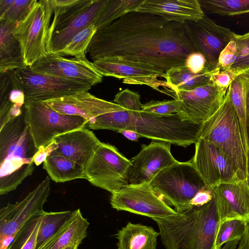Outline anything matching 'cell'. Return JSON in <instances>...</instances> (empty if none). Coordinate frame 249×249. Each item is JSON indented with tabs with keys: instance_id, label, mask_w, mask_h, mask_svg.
<instances>
[{
	"instance_id": "6da1fadb",
	"label": "cell",
	"mask_w": 249,
	"mask_h": 249,
	"mask_svg": "<svg viewBox=\"0 0 249 249\" xmlns=\"http://www.w3.org/2000/svg\"><path fill=\"white\" fill-rule=\"evenodd\" d=\"M196 52L183 23L134 11L97 30L87 50L92 62L117 56L165 73Z\"/></svg>"
},
{
	"instance_id": "7a4b0ae2",
	"label": "cell",
	"mask_w": 249,
	"mask_h": 249,
	"mask_svg": "<svg viewBox=\"0 0 249 249\" xmlns=\"http://www.w3.org/2000/svg\"><path fill=\"white\" fill-rule=\"evenodd\" d=\"M152 219L165 249H214L220 218L214 198L204 205Z\"/></svg>"
},
{
	"instance_id": "3957f363",
	"label": "cell",
	"mask_w": 249,
	"mask_h": 249,
	"mask_svg": "<svg viewBox=\"0 0 249 249\" xmlns=\"http://www.w3.org/2000/svg\"><path fill=\"white\" fill-rule=\"evenodd\" d=\"M36 146L26 119L22 113L0 127V195L15 190L33 173Z\"/></svg>"
},
{
	"instance_id": "277c9868",
	"label": "cell",
	"mask_w": 249,
	"mask_h": 249,
	"mask_svg": "<svg viewBox=\"0 0 249 249\" xmlns=\"http://www.w3.org/2000/svg\"><path fill=\"white\" fill-rule=\"evenodd\" d=\"M199 139L220 148L228 158L239 178H247V141L228 90L219 108L201 124Z\"/></svg>"
},
{
	"instance_id": "5b68a950",
	"label": "cell",
	"mask_w": 249,
	"mask_h": 249,
	"mask_svg": "<svg viewBox=\"0 0 249 249\" xmlns=\"http://www.w3.org/2000/svg\"><path fill=\"white\" fill-rule=\"evenodd\" d=\"M154 191L177 212L191 208L197 193L206 185L190 160L161 171L150 182Z\"/></svg>"
},
{
	"instance_id": "8992f818",
	"label": "cell",
	"mask_w": 249,
	"mask_h": 249,
	"mask_svg": "<svg viewBox=\"0 0 249 249\" xmlns=\"http://www.w3.org/2000/svg\"><path fill=\"white\" fill-rule=\"evenodd\" d=\"M129 130L140 137L187 147L198 140L201 124L183 120L178 113L157 115L140 111L131 113Z\"/></svg>"
},
{
	"instance_id": "52a82bcc",
	"label": "cell",
	"mask_w": 249,
	"mask_h": 249,
	"mask_svg": "<svg viewBox=\"0 0 249 249\" xmlns=\"http://www.w3.org/2000/svg\"><path fill=\"white\" fill-rule=\"evenodd\" d=\"M51 178L47 176L21 201L8 203L0 210V249H8L24 228L42 215L50 194Z\"/></svg>"
},
{
	"instance_id": "ba28073f",
	"label": "cell",
	"mask_w": 249,
	"mask_h": 249,
	"mask_svg": "<svg viewBox=\"0 0 249 249\" xmlns=\"http://www.w3.org/2000/svg\"><path fill=\"white\" fill-rule=\"evenodd\" d=\"M24 106L26 121L38 149L48 146L61 134L86 127L88 123L81 116L59 113L44 102H27Z\"/></svg>"
},
{
	"instance_id": "9c48e42d",
	"label": "cell",
	"mask_w": 249,
	"mask_h": 249,
	"mask_svg": "<svg viewBox=\"0 0 249 249\" xmlns=\"http://www.w3.org/2000/svg\"><path fill=\"white\" fill-rule=\"evenodd\" d=\"M53 13L51 0H36L25 19L17 24L14 34L20 43L27 67L48 53L46 44Z\"/></svg>"
},
{
	"instance_id": "30bf717a",
	"label": "cell",
	"mask_w": 249,
	"mask_h": 249,
	"mask_svg": "<svg viewBox=\"0 0 249 249\" xmlns=\"http://www.w3.org/2000/svg\"><path fill=\"white\" fill-rule=\"evenodd\" d=\"M18 87L25 95V103L45 102L89 91L90 85L36 71L30 67L13 71Z\"/></svg>"
},
{
	"instance_id": "8fae6325",
	"label": "cell",
	"mask_w": 249,
	"mask_h": 249,
	"mask_svg": "<svg viewBox=\"0 0 249 249\" xmlns=\"http://www.w3.org/2000/svg\"><path fill=\"white\" fill-rule=\"evenodd\" d=\"M131 164L115 146L100 142L85 169L87 179L112 193L128 185L127 174Z\"/></svg>"
},
{
	"instance_id": "7c38bea8",
	"label": "cell",
	"mask_w": 249,
	"mask_h": 249,
	"mask_svg": "<svg viewBox=\"0 0 249 249\" xmlns=\"http://www.w3.org/2000/svg\"><path fill=\"white\" fill-rule=\"evenodd\" d=\"M92 63L103 76L123 79L125 84L148 86L176 99V93L166 83L165 73L158 71L148 65L117 56L103 57Z\"/></svg>"
},
{
	"instance_id": "4fadbf2b",
	"label": "cell",
	"mask_w": 249,
	"mask_h": 249,
	"mask_svg": "<svg viewBox=\"0 0 249 249\" xmlns=\"http://www.w3.org/2000/svg\"><path fill=\"white\" fill-rule=\"evenodd\" d=\"M110 203L118 211H126L151 219L177 213L156 193L150 183L123 186L111 193Z\"/></svg>"
},
{
	"instance_id": "5bb4252c",
	"label": "cell",
	"mask_w": 249,
	"mask_h": 249,
	"mask_svg": "<svg viewBox=\"0 0 249 249\" xmlns=\"http://www.w3.org/2000/svg\"><path fill=\"white\" fill-rule=\"evenodd\" d=\"M183 24L194 49L203 55L210 71L217 68L219 54L231 40L233 32L217 25L205 14L197 21Z\"/></svg>"
},
{
	"instance_id": "9a60e30c",
	"label": "cell",
	"mask_w": 249,
	"mask_h": 249,
	"mask_svg": "<svg viewBox=\"0 0 249 249\" xmlns=\"http://www.w3.org/2000/svg\"><path fill=\"white\" fill-rule=\"evenodd\" d=\"M191 160L206 185L214 187L240 179L226 154L213 144L199 139Z\"/></svg>"
},
{
	"instance_id": "2e32d148",
	"label": "cell",
	"mask_w": 249,
	"mask_h": 249,
	"mask_svg": "<svg viewBox=\"0 0 249 249\" xmlns=\"http://www.w3.org/2000/svg\"><path fill=\"white\" fill-rule=\"evenodd\" d=\"M227 91L212 82L192 90H179L176 93L179 102L177 113L184 120L202 124L219 108Z\"/></svg>"
},
{
	"instance_id": "e0dca14e",
	"label": "cell",
	"mask_w": 249,
	"mask_h": 249,
	"mask_svg": "<svg viewBox=\"0 0 249 249\" xmlns=\"http://www.w3.org/2000/svg\"><path fill=\"white\" fill-rule=\"evenodd\" d=\"M171 145L156 141L142 144L140 152L130 160L127 184L150 183L161 171L178 162L171 154Z\"/></svg>"
},
{
	"instance_id": "ac0fdd59",
	"label": "cell",
	"mask_w": 249,
	"mask_h": 249,
	"mask_svg": "<svg viewBox=\"0 0 249 249\" xmlns=\"http://www.w3.org/2000/svg\"><path fill=\"white\" fill-rule=\"evenodd\" d=\"M30 68L37 72L87 84L91 87L101 83L103 77L87 59L67 58L51 53L40 58Z\"/></svg>"
},
{
	"instance_id": "d6986e66",
	"label": "cell",
	"mask_w": 249,
	"mask_h": 249,
	"mask_svg": "<svg viewBox=\"0 0 249 249\" xmlns=\"http://www.w3.org/2000/svg\"><path fill=\"white\" fill-rule=\"evenodd\" d=\"M213 193L220 223L231 219L249 222V183L247 178L219 184L213 187Z\"/></svg>"
},
{
	"instance_id": "ffe728a7",
	"label": "cell",
	"mask_w": 249,
	"mask_h": 249,
	"mask_svg": "<svg viewBox=\"0 0 249 249\" xmlns=\"http://www.w3.org/2000/svg\"><path fill=\"white\" fill-rule=\"evenodd\" d=\"M44 102L59 113L81 116L88 123L99 115L123 108L115 103L96 97L89 91Z\"/></svg>"
},
{
	"instance_id": "44dd1931",
	"label": "cell",
	"mask_w": 249,
	"mask_h": 249,
	"mask_svg": "<svg viewBox=\"0 0 249 249\" xmlns=\"http://www.w3.org/2000/svg\"><path fill=\"white\" fill-rule=\"evenodd\" d=\"M53 141L60 153L84 169L101 142L87 127L64 133Z\"/></svg>"
},
{
	"instance_id": "7402d4cb",
	"label": "cell",
	"mask_w": 249,
	"mask_h": 249,
	"mask_svg": "<svg viewBox=\"0 0 249 249\" xmlns=\"http://www.w3.org/2000/svg\"><path fill=\"white\" fill-rule=\"evenodd\" d=\"M136 11L180 23L197 21L205 15L198 0H145Z\"/></svg>"
},
{
	"instance_id": "603a6c76",
	"label": "cell",
	"mask_w": 249,
	"mask_h": 249,
	"mask_svg": "<svg viewBox=\"0 0 249 249\" xmlns=\"http://www.w3.org/2000/svg\"><path fill=\"white\" fill-rule=\"evenodd\" d=\"M108 1L93 0L81 13L48 37L46 44L47 53L57 54L77 34L91 24H95Z\"/></svg>"
},
{
	"instance_id": "cb8c5ba5",
	"label": "cell",
	"mask_w": 249,
	"mask_h": 249,
	"mask_svg": "<svg viewBox=\"0 0 249 249\" xmlns=\"http://www.w3.org/2000/svg\"><path fill=\"white\" fill-rule=\"evenodd\" d=\"M89 225L79 209L72 212L58 231L41 244V249H63L77 247L86 237Z\"/></svg>"
},
{
	"instance_id": "d4e9b609",
	"label": "cell",
	"mask_w": 249,
	"mask_h": 249,
	"mask_svg": "<svg viewBox=\"0 0 249 249\" xmlns=\"http://www.w3.org/2000/svg\"><path fill=\"white\" fill-rule=\"evenodd\" d=\"M17 24L0 20V73L27 67L20 43L14 34Z\"/></svg>"
},
{
	"instance_id": "484cf974",
	"label": "cell",
	"mask_w": 249,
	"mask_h": 249,
	"mask_svg": "<svg viewBox=\"0 0 249 249\" xmlns=\"http://www.w3.org/2000/svg\"><path fill=\"white\" fill-rule=\"evenodd\" d=\"M159 235L151 226L129 222L115 235L117 249H157Z\"/></svg>"
},
{
	"instance_id": "4316f807",
	"label": "cell",
	"mask_w": 249,
	"mask_h": 249,
	"mask_svg": "<svg viewBox=\"0 0 249 249\" xmlns=\"http://www.w3.org/2000/svg\"><path fill=\"white\" fill-rule=\"evenodd\" d=\"M43 168L56 182H65L76 179H87L85 169L54 149L43 162Z\"/></svg>"
},
{
	"instance_id": "83f0119b",
	"label": "cell",
	"mask_w": 249,
	"mask_h": 249,
	"mask_svg": "<svg viewBox=\"0 0 249 249\" xmlns=\"http://www.w3.org/2000/svg\"><path fill=\"white\" fill-rule=\"evenodd\" d=\"M212 71L195 74L185 65L167 71L165 79L167 85L176 94L179 90H192L210 83V74Z\"/></svg>"
},
{
	"instance_id": "f1b7e54d",
	"label": "cell",
	"mask_w": 249,
	"mask_h": 249,
	"mask_svg": "<svg viewBox=\"0 0 249 249\" xmlns=\"http://www.w3.org/2000/svg\"><path fill=\"white\" fill-rule=\"evenodd\" d=\"M132 121L131 112L123 108L99 115L88 122L86 127L93 130L108 129L119 132L129 130Z\"/></svg>"
},
{
	"instance_id": "f546056e",
	"label": "cell",
	"mask_w": 249,
	"mask_h": 249,
	"mask_svg": "<svg viewBox=\"0 0 249 249\" xmlns=\"http://www.w3.org/2000/svg\"><path fill=\"white\" fill-rule=\"evenodd\" d=\"M145 0H109L100 14L95 26L102 28L125 15L137 9Z\"/></svg>"
},
{
	"instance_id": "4dcf8cb0",
	"label": "cell",
	"mask_w": 249,
	"mask_h": 249,
	"mask_svg": "<svg viewBox=\"0 0 249 249\" xmlns=\"http://www.w3.org/2000/svg\"><path fill=\"white\" fill-rule=\"evenodd\" d=\"M228 90L231 104L239 118L247 139L246 105L247 96L249 91V82L239 75L232 82Z\"/></svg>"
},
{
	"instance_id": "1f68e13d",
	"label": "cell",
	"mask_w": 249,
	"mask_h": 249,
	"mask_svg": "<svg viewBox=\"0 0 249 249\" xmlns=\"http://www.w3.org/2000/svg\"><path fill=\"white\" fill-rule=\"evenodd\" d=\"M208 14L234 16L249 13V0H198Z\"/></svg>"
},
{
	"instance_id": "d6a6232c",
	"label": "cell",
	"mask_w": 249,
	"mask_h": 249,
	"mask_svg": "<svg viewBox=\"0 0 249 249\" xmlns=\"http://www.w3.org/2000/svg\"><path fill=\"white\" fill-rule=\"evenodd\" d=\"M96 31L95 24L89 25L77 34L57 55L71 56L80 59H87V49Z\"/></svg>"
},
{
	"instance_id": "836d02e7",
	"label": "cell",
	"mask_w": 249,
	"mask_h": 249,
	"mask_svg": "<svg viewBox=\"0 0 249 249\" xmlns=\"http://www.w3.org/2000/svg\"><path fill=\"white\" fill-rule=\"evenodd\" d=\"M72 212L70 210L55 212L45 211L41 215L42 220L38 232L37 248L58 231L71 216Z\"/></svg>"
},
{
	"instance_id": "e575fe53",
	"label": "cell",
	"mask_w": 249,
	"mask_h": 249,
	"mask_svg": "<svg viewBox=\"0 0 249 249\" xmlns=\"http://www.w3.org/2000/svg\"><path fill=\"white\" fill-rule=\"evenodd\" d=\"M247 222L239 219H231L220 222L217 231L214 249H221L226 243L241 239Z\"/></svg>"
},
{
	"instance_id": "d590c367",
	"label": "cell",
	"mask_w": 249,
	"mask_h": 249,
	"mask_svg": "<svg viewBox=\"0 0 249 249\" xmlns=\"http://www.w3.org/2000/svg\"><path fill=\"white\" fill-rule=\"evenodd\" d=\"M231 39L236 42L237 55L235 63L229 70L238 77L249 69V32L243 35L233 32Z\"/></svg>"
},
{
	"instance_id": "8d00e7d4",
	"label": "cell",
	"mask_w": 249,
	"mask_h": 249,
	"mask_svg": "<svg viewBox=\"0 0 249 249\" xmlns=\"http://www.w3.org/2000/svg\"><path fill=\"white\" fill-rule=\"evenodd\" d=\"M36 0H13L4 15L0 18L18 23L27 17Z\"/></svg>"
},
{
	"instance_id": "74e56055",
	"label": "cell",
	"mask_w": 249,
	"mask_h": 249,
	"mask_svg": "<svg viewBox=\"0 0 249 249\" xmlns=\"http://www.w3.org/2000/svg\"><path fill=\"white\" fill-rule=\"evenodd\" d=\"M179 109L178 100L151 101L142 105L141 111L157 115L177 113Z\"/></svg>"
},
{
	"instance_id": "f35d334b",
	"label": "cell",
	"mask_w": 249,
	"mask_h": 249,
	"mask_svg": "<svg viewBox=\"0 0 249 249\" xmlns=\"http://www.w3.org/2000/svg\"><path fill=\"white\" fill-rule=\"evenodd\" d=\"M114 103L128 110L131 113L141 111L142 104L138 93L125 89L119 92L113 100Z\"/></svg>"
},
{
	"instance_id": "ab89813d",
	"label": "cell",
	"mask_w": 249,
	"mask_h": 249,
	"mask_svg": "<svg viewBox=\"0 0 249 249\" xmlns=\"http://www.w3.org/2000/svg\"><path fill=\"white\" fill-rule=\"evenodd\" d=\"M237 55V48L234 40H231L221 52L218 61V68L221 70H229L235 63Z\"/></svg>"
},
{
	"instance_id": "60d3db41",
	"label": "cell",
	"mask_w": 249,
	"mask_h": 249,
	"mask_svg": "<svg viewBox=\"0 0 249 249\" xmlns=\"http://www.w3.org/2000/svg\"><path fill=\"white\" fill-rule=\"evenodd\" d=\"M237 77L230 70H221L219 68L212 71L210 74L211 82L216 87L227 90Z\"/></svg>"
},
{
	"instance_id": "b9f144b4",
	"label": "cell",
	"mask_w": 249,
	"mask_h": 249,
	"mask_svg": "<svg viewBox=\"0 0 249 249\" xmlns=\"http://www.w3.org/2000/svg\"><path fill=\"white\" fill-rule=\"evenodd\" d=\"M185 65L195 74L212 71L203 55L196 52L190 53L187 56Z\"/></svg>"
},
{
	"instance_id": "7bdbcfd3",
	"label": "cell",
	"mask_w": 249,
	"mask_h": 249,
	"mask_svg": "<svg viewBox=\"0 0 249 249\" xmlns=\"http://www.w3.org/2000/svg\"><path fill=\"white\" fill-rule=\"evenodd\" d=\"M213 188L206 185L199 191L191 202V208L201 206L211 201L213 198Z\"/></svg>"
},
{
	"instance_id": "ee69618b",
	"label": "cell",
	"mask_w": 249,
	"mask_h": 249,
	"mask_svg": "<svg viewBox=\"0 0 249 249\" xmlns=\"http://www.w3.org/2000/svg\"><path fill=\"white\" fill-rule=\"evenodd\" d=\"M41 215L38 217L33 224V227L28 237L20 249H36L37 244L38 230L41 223Z\"/></svg>"
},
{
	"instance_id": "f6af8a7d",
	"label": "cell",
	"mask_w": 249,
	"mask_h": 249,
	"mask_svg": "<svg viewBox=\"0 0 249 249\" xmlns=\"http://www.w3.org/2000/svg\"><path fill=\"white\" fill-rule=\"evenodd\" d=\"M56 149L57 145L54 141L48 146L39 148L33 158L35 164L38 166L44 162L49 153Z\"/></svg>"
},
{
	"instance_id": "bcb514c9",
	"label": "cell",
	"mask_w": 249,
	"mask_h": 249,
	"mask_svg": "<svg viewBox=\"0 0 249 249\" xmlns=\"http://www.w3.org/2000/svg\"><path fill=\"white\" fill-rule=\"evenodd\" d=\"M236 249H249V222L247 224L246 231L241 238Z\"/></svg>"
},
{
	"instance_id": "7dc6e473",
	"label": "cell",
	"mask_w": 249,
	"mask_h": 249,
	"mask_svg": "<svg viewBox=\"0 0 249 249\" xmlns=\"http://www.w3.org/2000/svg\"><path fill=\"white\" fill-rule=\"evenodd\" d=\"M119 132L122 134L128 140L133 141H137L138 139L141 138L138 133L130 130H123L119 131Z\"/></svg>"
},
{
	"instance_id": "c3c4849f",
	"label": "cell",
	"mask_w": 249,
	"mask_h": 249,
	"mask_svg": "<svg viewBox=\"0 0 249 249\" xmlns=\"http://www.w3.org/2000/svg\"><path fill=\"white\" fill-rule=\"evenodd\" d=\"M13 1V0H0V18L4 15Z\"/></svg>"
},
{
	"instance_id": "681fc988",
	"label": "cell",
	"mask_w": 249,
	"mask_h": 249,
	"mask_svg": "<svg viewBox=\"0 0 249 249\" xmlns=\"http://www.w3.org/2000/svg\"><path fill=\"white\" fill-rule=\"evenodd\" d=\"M240 239H237L225 243L221 249H236Z\"/></svg>"
},
{
	"instance_id": "f907efd6",
	"label": "cell",
	"mask_w": 249,
	"mask_h": 249,
	"mask_svg": "<svg viewBox=\"0 0 249 249\" xmlns=\"http://www.w3.org/2000/svg\"><path fill=\"white\" fill-rule=\"evenodd\" d=\"M246 131L248 147L249 149V115H247Z\"/></svg>"
},
{
	"instance_id": "816d5d0a",
	"label": "cell",
	"mask_w": 249,
	"mask_h": 249,
	"mask_svg": "<svg viewBox=\"0 0 249 249\" xmlns=\"http://www.w3.org/2000/svg\"><path fill=\"white\" fill-rule=\"evenodd\" d=\"M239 76L249 82V69L244 71Z\"/></svg>"
},
{
	"instance_id": "f5cc1de1",
	"label": "cell",
	"mask_w": 249,
	"mask_h": 249,
	"mask_svg": "<svg viewBox=\"0 0 249 249\" xmlns=\"http://www.w3.org/2000/svg\"><path fill=\"white\" fill-rule=\"evenodd\" d=\"M247 178L249 183V149L248 150L247 176Z\"/></svg>"
},
{
	"instance_id": "db71d44e",
	"label": "cell",
	"mask_w": 249,
	"mask_h": 249,
	"mask_svg": "<svg viewBox=\"0 0 249 249\" xmlns=\"http://www.w3.org/2000/svg\"><path fill=\"white\" fill-rule=\"evenodd\" d=\"M246 111H247V115H249V91L248 92L247 99Z\"/></svg>"
},
{
	"instance_id": "11a10c76",
	"label": "cell",
	"mask_w": 249,
	"mask_h": 249,
	"mask_svg": "<svg viewBox=\"0 0 249 249\" xmlns=\"http://www.w3.org/2000/svg\"><path fill=\"white\" fill-rule=\"evenodd\" d=\"M77 247H68L63 249H78Z\"/></svg>"
},
{
	"instance_id": "9f6ffc18",
	"label": "cell",
	"mask_w": 249,
	"mask_h": 249,
	"mask_svg": "<svg viewBox=\"0 0 249 249\" xmlns=\"http://www.w3.org/2000/svg\"><path fill=\"white\" fill-rule=\"evenodd\" d=\"M41 248H42V246L41 245L39 247H37L36 249H41Z\"/></svg>"
}]
</instances>
